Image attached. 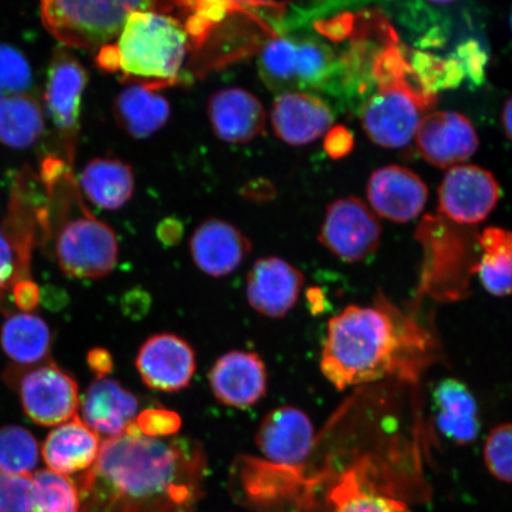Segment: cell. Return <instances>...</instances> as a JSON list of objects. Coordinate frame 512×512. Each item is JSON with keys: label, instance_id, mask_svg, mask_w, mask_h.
<instances>
[{"label": "cell", "instance_id": "7c38bea8", "mask_svg": "<svg viewBox=\"0 0 512 512\" xmlns=\"http://www.w3.org/2000/svg\"><path fill=\"white\" fill-rule=\"evenodd\" d=\"M136 367L147 387L176 393L189 387L195 375V350L187 339L160 332L147 338L139 348Z\"/></svg>", "mask_w": 512, "mask_h": 512}, {"label": "cell", "instance_id": "ba28073f", "mask_svg": "<svg viewBox=\"0 0 512 512\" xmlns=\"http://www.w3.org/2000/svg\"><path fill=\"white\" fill-rule=\"evenodd\" d=\"M88 81L85 67L68 50H55L47 75L46 108L63 147L64 159L72 165L80 132L81 100Z\"/></svg>", "mask_w": 512, "mask_h": 512}, {"label": "cell", "instance_id": "ffe728a7", "mask_svg": "<svg viewBox=\"0 0 512 512\" xmlns=\"http://www.w3.org/2000/svg\"><path fill=\"white\" fill-rule=\"evenodd\" d=\"M271 120L277 137L294 146L316 142L334 123L328 105L304 92L279 94L273 102Z\"/></svg>", "mask_w": 512, "mask_h": 512}, {"label": "cell", "instance_id": "4316f807", "mask_svg": "<svg viewBox=\"0 0 512 512\" xmlns=\"http://www.w3.org/2000/svg\"><path fill=\"white\" fill-rule=\"evenodd\" d=\"M44 131L40 102L27 93L0 96V143L15 150L34 145Z\"/></svg>", "mask_w": 512, "mask_h": 512}, {"label": "cell", "instance_id": "6da1fadb", "mask_svg": "<svg viewBox=\"0 0 512 512\" xmlns=\"http://www.w3.org/2000/svg\"><path fill=\"white\" fill-rule=\"evenodd\" d=\"M207 475L195 440L147 437L132 424L101 443L94 465L76 480L80 512H194Z\"/></svg>", "mask_w": 512, "mask_h": 512}, {"label": "cell", "instance_id": "d6986e66", "mask_svg": "<svg viewBox=\"0 0 512 512\" xmlns=\"http://www.w3.org/2000/svg\"><path fill=\"white\" fill-rule=\"evenodd\" d=\"M208 117L222 142L242 145L265 130L266 111L260 100L241 88H226L211 95Z\"/></svg>", "mask_w": 512, "mask_h": 512}, {"label": "cell", "instance_id": "74e56055", "mask_svg": "<svg viewBox=\"0 0 512 512\" xmlns=\"http://www.w3.org/2000/svg\"><path fill=\"white\" fill-rule=\"evenodd\" d=\"M10 296L22 312H31L36 309L38 302H40V290L31 278L19 281L12 288Z\"/></svg>", "mask_w": 512, "mask_h": 512}, {"label": "cell", "instance_id": "4fadbf2b", "mask_svg": "<svg viewBox=\"0 0 512 512\" xmlns=\"http://www.w3.org/2000/svg\"><path fill=\"white\" fill-rule=\"evenodd\" d=\"M256 445L279 471L299 469L315 444V427L302 409L280 407L265 416L256 432Z\"/></svg>", "mask_w": 512, "mask_h": 512}, {"label": "cell", "instance_id": "7bdbcfd3", "mask_svg": "<svg viewBox=\"0 0 512 512\" xmlns=\"http://www.w3.org/2000/svg\"><path fill=\"white\" fill-rule=\"evenodd\" d=\"M426 2L437 5H447L456 2V0H426Z\"/></svg>", "mask_w": 512, "mask_h": 512}, {"label": "cell", "instance_id": "277c9868", "mask_svg": "<svg viewBox=\"0 0 512 512\" xmlns=\"http://www.w3.org/2000/svg\"><path fill=\"white\" fill-rule=\"evenodd\" d=\"M393 34L371 66L374 89L361 107V124L371 142L401 149L412 142L438 96L426 86Z\"/></svg>", "mask_w": 512, "mask_h": 512}, {"label": "cell", "instance_id": "4dcf8cb0", "mask_svg": "<svg viewBox=\"0 0 512 512\" xmlns=\"http://www.w3.org/2000/svg\"><path fill=\"white\" fill-rule=\"evenodd\" d=\"M40 459V447L21 426L0 428V471L11 476L30 477Z\"/></svg>", "mask_w": 512, "mask_h": 512}, {"label": "cell", "instance_id": "603a6c76", "mask_svg": "<svg viewBox=\"0 0 512 512\" xmlns=\"http://www.w3.org/2000/svg\"><path fill=\"white\" fill-rule=\"evenodd\" d=\"M435 421L439 431L457 445L471 444L478 437L480 420L475 395L460 380L444 379L433 390Z\"/></svg>", "mask_w": 512, "mask_h": 512}, {"label": "cell", "instance_id": "ac0fdd59", "mask_svg": "<svg viewBox=\"0 0 512 512\" xmlns=\"http://www.w3.org/2000/svg\"><path fill=\"white\" fill-rule=\"evenodd\" d=\"M189 247L195 265L213 278L234 273L252 252L247 236L222 219L203 221L192 233Z\"/></svg>", "mask_w": 512, "mask_h": 512}, {"label": "cell", "instance_id": "52a82bcc", "mask_svg": "<svg viewBox=\"0 0 512 512\" xmlns=\"http://www.w3.org/2000/svg\"><path fill=\"white\" fill-rule=\"evenodd\" d=\"M55 256L67 277L99 280L108 277L118 264V238L111 226L83 207L79 216L62 221Z\"/></svg>", "mask_w": 512, "mask_h": 512}, {"label": "cell", "instance_id": "9a60e30c", "mask_svg": "<svg viewBox=\"0 0 512 512\" xmlns=\"http://www.w3.org/2000/svg\"><path fill=\"white\" fill-rule=\"evenodd\" d=\"M367 197L376 215L396 223H407L425 209L428 188L411 169L388 165L370 176Z\"/></svg>", "mask_w": 512, "mask_h": 512}, {"label": "cell", "instance_id": "1f68e13d", "mask_svg": "<svg viewBox=\"0 0 512 512\" xmlns=\"http://www.w3.org/2000/svg\"><path fill=\"white\" fill-rule=\"evenodd\" d=\"M30 267L31 258L21 251L0 220V310H5L12 288L19 281L31 278Z\"/></svg>", "mask_w": 512, "mask_h": 512}, {"label": "cell", "instance_id": "e575fe53", "mask_svg": "<svg viewBox=\"0 0 512 512\" xmlns=\"http://www.w3.org/2000/svg\"><path fill=\"white\" fill-rule=\"evenodd\" d=\"M0 512H32L30 477L6 475L0 471Z\"/></svg>", "mask_w": 512, "mask_h": 512}, {"label": "cell", "instance_id": "44dd1931", "mask_svg": "<svg viewBox=\"0 0 512 512\" xmlns=\"http://www.w3.org/2000/svg\"><path fill=\"white\" fill-rule=\"evenodd\" d=\"M82 421L107 439L119 437L134 424L138 416L139 402L118 381L102 377L88 387L80 401Z\"/></svg>", "mask_w": 512, "mask_h": 512}, {"label": "cell", "instance_id": "5bb4252c", "mask_svg": "<svg viewBox=\"0 0 512 512\" xmlns=\"http://www.w3.org/2000/svg\"><path fill=\"white\" fill-rule=\"evenodd\" d=\"M414 138L420 156L441 169L465 162L475 155L479 147L475 127L457 112L426 114Z\"/></svg>", "mask_w": 512, "mask_h": 512}, {"label": "cell", "instance_id": "d4e9b609", "mask_svg": "<svg viewBox=\"0 0 512 512\" xmlns=\"http://www.w3.org/2000/svg\"><path fill=\"white\" fill-rule=\"evenodd\" d=\"M113 113L121 130L134 139H146L168 124L169 101L140 85H128L114 100Z\"/></svg>", "mask_w": 512, "mask_h": 512}, {"label": "cell", "instance_id": "7a4b0ae2", "mask_svg": "<svg viewBox=\"0 0 512 512\" xmlns=\"http://www.w3.org/2000/svg\"><path fill=\"white\" fill-rule=\"evenodd\" d=\"M432 356L427 332L380 294L374 307L351 305L330 319L320 370L344 390L389 376L418 380Z\"/></svg>", "mask_w": 512, "mask_h": 512}, {"label": "cell", "instance_id": "d590c367", "mask_svg": "<svg viewBox=\"0 0 512 512\" xmlns=\"http://www.w3.org/2000/svg\"><path fill=\"white\" fill-rule=\"evenodd\" d=\"M134 424L147 437L168 438L175 435L181 428V418L168 409L149 408L137 416Z\"/></svg>", "mask_w": 512, "mask_h": 512}, {"label": "cell", "instance_id": "f1b7e54d", "mask_svg": "<svg viewBox=\"0 0 512 512\" xmlns=\"http://www.w3.org/2000/svg\"><path fill=\"white\" fill-rule=\"evenodd\" d=\"M484 254L475 267L485 290L495 297L511 293L512 238L509 230L498 227L484 229L479 236Z\"/></svg>", "mask_w": 512, "mask_h": 512}, {"label": "cell", "instance_id": "8992f818", "mask_svg": "<svg viewBox=\"0 0 512 512\" xmlns=\"http://www.w3.org/2000/svg\"><path fill=\"white\" fill-rule=\"evenodd\" d=\"M259 73L272 92L322 88L334 73L336 56L325 44L307 38L273 37L260 51Z\"/></svg>", "mask_w": 512, "mask_h": 512}, {"label": "cell", "instance_id": "5b68a950", "mask_svg": "<svg viewBox=\"0 0 512 512\" xmlns=\"http://www.w3.org/2000/svg\"><path fill=\"white\" fill-rule=\"evenodd\" d=\"M187 0H41L44 27L63 46L95 51L118 36L134 11L168 14Z\"/></svg>", "mask_w": 512, "mask_h": 512}, {"label": "cell", "instance_id": "ab89813d", "mask_svg": "<svg viewBox=\"0 0 512 512\" xmlns=\"http://www.w3.org/2000/svg\"><path fill=\"white\" fill-rule=\"evenodd\" d=\"M157 235L165 246H174L182 238L183 224L176 219H166L159 223Z\"/></svg>", "mask_w": 512, "mask_h": 512}, {"label": "cell", "instance_id": "b9f144b4", "mask_svg": "<svg viewBox=\"0 0 512 512\" xmlns=\"http://www.w3.org/2000/svg\"><path fill=\"white\" fill-rule=\"evenodd\" d=\"M511 107H512V102H511V99L509 98L507 100V102H505L503 115H502L503 127H504L505 134H507L508 139H511V115H512Z\"/></svg>", "mask_w": 512, "mask_h": 512}, {"label": "cell", "instance_id": "f35d334b", "mask_svg": "<svg viewBox=\"0 0 512 512\" xmlns=\"http://www.w3.org/2000/svg\"><path fill=\"white\" fill-rule=\"evenodd\" d=\"M87 364L95 375V379H102L112 373L114 368L113 356L105 348L96 347L88 351Z\"/></svg>", "mask_w": 512, "mask_h": 512}, {"label": "cell", "instance_id": "83f0119b", "mask_svg": "<svg viewBox=\"0 0 512 512\" xmlns=\"http://www.w3.org/2000/svg\"><path fill=\"white\" fill-rule=\"evenodd\" d=\"M331 512H411L406 503L377 490L364 472H345L330 494Z\"/></svg>", "mask_w": 512, "mask_h": 512}, {"label": "cell", "instance_id": "7402d4cb", "mask_svg": "<svg viewBox=\"0 0 512 512\" xmlns=\"http://www.w3.org/2000/svg\"><path fill=\"white\" fill-rule=\"evenodd\" d=\"M100 447V435L75 415L49 433L42 447V456L49 470L70 476L92 467L98 459Z\"/></svg>", "mask_w": 512, "mask_h": 512}, {"label": "cell", "instance_id": "cb8c5ba5", "mask_svg": "<svg viewBox=\"0 0 512 512\" xmlns=\"http://www.w3.org/2000/svg\"><path fill=\"white\" fill-rule=\"evenodd\" d=\"M83 194L95 207L119 210L132 200L136 177L130 164L118 158H95L80 175Z\"/></svg>", "mask_w": 512, "mask_h": 512}, {"label": "cell", "instance_id": "30bf717a", "mask_svg": "<svg viewBox=\"0 0 512 512\" xmlns=\"http://www.w3.org/2000/svg\"><path fill=\"white\" fill-rule=\"evenodd\" d=\"M19 395L24 412L41 426H59L80 409L78 383L54 362L25 371L19 380Z\"/></svg>", "mask_w": 512, "mask_h": 512}, {"label": "cell", "instance_id": "60d3db41", "mask_svg": "<svg viewBox=\"0 0 512 512\" xmlns=\"http://www.w3.org/2000/svg\"><path fill=\"white\" fill-rule=\"evenodd\" d=\"M307 299H309V303L312 307V312H317L318 310L324 309V297L323 293L318 290V288H311V290L307 291Z\"/></svg>", "mask_w": 512, "mask_h": 512}, {"label": "cell", "instance_id": "e0dca14e", "mask_svg": "<svg viewBox=\"0 0 512 512\" xmlns=\"http://www.w3.org/2000/svg\"><path fill=\"white\" fill-rule=\"evenodd\" d=\"M209 383L223 405L245 409L267 392V370L256 352L233 350L217 358L209 371Z\"/></svg>", "mask_w": 512, "mask_h": 512}, {"label": "cell", "instance_id": "836d02e7", "mask_svg": "<svg viewBox=\"0 0 512 512\" xmlns=\"http://www.w3.org/2000/svg\"><path fill=\"white\" fill-rule=\"evenodd\" d=\"M511 425L492 428L486 437L483 456L486 469L499 482L511 483Z\"/></svg>", "mask_w": 512, "mask_h": 512}, {"label": "cell", "instance_id": "8d00e7d4", "mask_svg": "<svg viewBox=\"0 0 512 512\" xmlns=\"http://www.w3.org/2000/svg\"><path fill=\"white\" fill-rule=\"evenodd\" d=\"M354 145V136L344 126H334L326 132L324 149L331 158L341 159L347 157L354 150Z\"/></svg>", "mask_w": 512, "mask_h": 512}, {"label": "cell", "instance_id": "484cf974", "mask_svg": "<svg viewBox=\"0 0 512 512\" xmlns=\"http://www.w3.org/2000/svg\"><path fill=\"white\" fill-rule=\"evenodd\" d=\"M0 343L10 360L22 367H34L47 361L53 334L46 320L31 312L11 313L6 318Z\"/></svg>", "mask_w": 512, "mask_h": 512}, {"label": "cell", "instance_id": "8fae6325", "mask_svg": "<svg viewBox=\"0 0 512 512\" xmlns=\"http://www.w3.org/2000/svg\"><path fill=\"white\" fill-rule=\"evenodd\" d=\"M501 188L494 175L477 165H456L439 187V211L458 224L482 222L497 206Z\"/></svg>", "mask_w": 512, "mask_h": 512}, {"label": "cell", "instance_id": "2e32d148", "mask_svg": "<svg viewBox=\"0 0 512 512\" xmlns=\"http://www.w3.org/2000/svg\"><path fill=\"white\" fill-rule=\"evenodd\" d=\"M304 286V275L290 262L268 256L255 261L247 277L249 305L260 315L284 318L298 303Z\"/></svg>", "mask_w": 512, "mask_h": 512}, {"label": "cell", "instance_id": "f546056e", "mask_svg": "<svg viewBox=\"0 0 512 512\" xmlns=\"http://www.w3.org/2000/svg\"><path fill=\"white\" fill-rule=\"evenodd\" d=\"M32 512H80L78 485L51 470L32 473Z\"/></svg>", "mask_w": 512, "mask_h": 512}, {"label": "cell", "instance_id": "3957f363", "mask_svg": "<svg viewBox=\"0 0 512 512\" xmlns=\"http://www.w3.org/2000/svg\"><path fill=\"white\" fill-rule=\"evenodd\" d=\"M190 38L177 18L157 11H134L115 40L98 50L101 69L121 80L159 91L177 85L190 49Z\"/></svg>", "mask_w": 512, "mask_h": 512}, {"label": "cell", "instance_id": "d6a6232c", "mask_svg": "<svg viewBox=\"0 0 512 512\" xmlns=\"http://www.w3.org/2000/svg\"><path fill=\"white\" fill-rule=\"evenodd\" d=\"M31 86L27 57L8 44H0V96L27 93Z\"/></svg>", "mask_w": 512, "mask_h": 512}, {"label": "cell", "instance_id": "9c48e42d", "mask_svg": "<svg viewBox=\"0 0 512 512\" xmlns=\"http://www.w3.org/2000/svg\"><path fill=\"white\" fill-rule=\"evenodd\" d=\"M382 228L373 210L357 197L331 203L318 239L331 254L345 262H360L380 246Z\"/></svg>", "mask_w": 512, "mask_h": 512}]
</instances>
